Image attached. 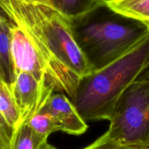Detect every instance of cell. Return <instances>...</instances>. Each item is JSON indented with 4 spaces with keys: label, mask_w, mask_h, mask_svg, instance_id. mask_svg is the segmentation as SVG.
<instances>
[{
    "label": "cell",
    "mask_w": 149,
    "mask_h": 149,
    "mask_svg": "<svg viewBox=\"0 0 149 149\" xmlns=\"http://www.w3.org/2000/svg\"><path fill=\"white\" fill-rule=\"evenodd\" d=\"M0 115L17 132L20 127V116L15 103L10 84L0 80Z\"/></svg>",
    "instance_id": "10"
},
{
    "label": "cell",
    "mask_w": 149,
    "mask_h": 149,
    "mask_svg": "<svg viewBox=\"0 0 149 149\" xmlns=\"http://www.w3.org/2000/svg\"><path fill=\"white\" fill-rule=\"evenodd\" d=\"M40 111L49 113L57 123L60 131L69 135H80L88 128L71 99L63 93H54Z\"/></svg>",
    "instance_id": "7"
},
{
    "label": "cell",
    "mask_w": 149,
    "mask_h": 149,
    "mask_svg": "<svg viewBox=\"0 0 149 149\" xmlns=\"http://www.w3.org/2000/svg\"><path fill=\"white\" fill-rule=\"evenodd\" d=\"M41 149H56V148H55V147L49 145V144L47 143L45 144V145L41 148Z\"/></svg>",
    "instance_id": "18"
},
{
    "label": "cell",
    "mask_w": 149,
    "mask_h": 149,
    "mask_svg": "<svg viewBox=\"0 0 149 149\" xmlns=\"http://www.w3.org/2000/svg\"><path fill=\"white\" fill-rule=\"evenodd\" d=\"M0 80H2V81H5L7 82V79H6L5 74H4V70H3L2 66L1 65V63H0Z\"/></svg>",
    "instance_id": "16"
},
{
    "label": "cell",
    "mask_w": 149,
    "mask_h": 149,
    "mask_svg": "<svg viewBox=\"0 0 149 149\" xmlns=\"http://www.w3.org/2000/svg\"><path fill=\"white\" fill-rule=\"evenodd\" d=\"M47 141L39 137L27 124H23L17 130L14 149H41Z\"/></svg>",
    "instance_id": "12"
},
{
    "label": "cell",
    "mask_w": 149,
    "mask_h": 149,
    "mask_svg": "<svg viewBox=\"0 0 149 149\" xmlns=\"http://www.w3.org/2000/svg\"><path fill=\"white\" fill-rule=\"evenodd\" d=\"M149 67V35L102 69L79 79L71 102L84 121L109 120L116 102Z\"/></svg>",
    "instance_id": "3"
},
{
    "label": "cell",
    "mask_w": 149,
    "mask_h": 149,
    "mask_svg": "<svg viewBox=\"0 0 149 149\" xmlns=\"http://www.w3.org/2000/svg\"><path fill=\"white\" fill-rule=\"evenodd\" d=\"M106 136L125 146L149 148V78L136 80L122 93Z\"/></svg>",
    "instance_id": "4"
},
{
    "label": "cell",
    "mask_w": 149,
    "mask_h": 149,
    "mask_svg": "<svg viewBox=\"0 0 149 149\" xmlns=\"http://www.w3.org/2000/svg\"><path fill=\"white\" fill-rule=\"evenodd\" d=\"M82 149H149L148 148L125 146L119 145L106 136L105 134L97 138L95 142Z\"/></svg>",
    "instance_id": "15"
},
{
    "label": "cell",
    "mask_w": 149,
    "mask_h": 149,
    "mask_svg": "<svg viewBox=\"0 0 149 149\" xmlns=\"http://www.w3.org/2000/svg\"><path fill=\"white\" fill-rule=\"evenodd\" d=\"M28 1H32V2L41 3V4H47V5H49V0H28Z\"/></svg>",
    "instance_id": "17"
},
{
    "label": "cell",
    "mask_w": 149,
    "mask_h": 149,
    "mask_svg": "<svg viewBox=\"0 0 149 149\" xmlns=\"http://www.w3.org/2000/svg\"><path fill=\"white\" fill-rule=\"evenodd\" d=\"M0 63L4 70L7 82L11 84L14 80L13 63L10 55V31L7 19L0 11Z\"/></svg>",
    "instance_id": "11"
},
{
    "label": "cell",
    "mask_w": 149,
    "mask_h": 149,
    "mask_svg": "<svg viewBox=\"0 0 149 149\" xmlns=\"http://www.w3.org/2000/svg\"><path fill=\"white\" fill-rule=\"evenodd\" d=\"M69 20L74 39L91 73L120 58L149 35L143 23L114 11L105 1Z\"/></svg>",
    "instance_id": "2"
},
{
    "label": "cell",
    "mask_w": 149,
    "mask_h": 149,
    "mask_svg": "<svg viewBox=\"0 0 149 149\" xmlns=\"http://www.w3.org/2000/svg\"><path fill=\"white\" fill-rule=\"evenodd\" d=\"M105 0H49V6L66 18L74 19L101 5Z\"/></svg>",
    "instance_id": "9"
},
{
    "label": "cell",
    "mask_w": 149,
    "mask_h": 149,
    "mask_svg": "<svg viewBox=\"0 0 149 149\" xmlns=\"http://www.w3.org/2000/svg\"><path fill=\"white\" fill-rule=\"evenodd\" d=\"M7 21L14 77L17 73L24 71L38 80L49 79L53 82L47 61L37 44L23 28L8 19Z\"/></svg>",
    "instance_id": "5"
},
{
    "label": "cell",
    "mask_w": 149,
    "mask_h": 149,
    "mask_svg": "<svg viewBox=\"0 0 149 149\" xmlns=\"http://www.w3.org/2000/svg\"><path fill=\"white\" fill-rule=\"evenodd\" d=\"M20 116V126L40 112L49 97L56 92L51 80H38L28 72H18L10 84Z\"/></svg>",
    "instance_id": "6"
},
{
    "label": "cell",
    "mask_w": 149,
    "mask_h": 149,
    "mask_svg": "<svg viewBox=\"0 0 149 149\" xmlns=\"http://www.w3.org/2000/svg\"><path fill=\"white\" fill-rule=\"evenodd\" d=\"M42 139L47 141L49 135L60 131L58 125L53 118L47 113L40 111L26 123Z\"/></svg>",
    "instance_id": "13"
},
{
    "label": "cell",
    "mask_w": 149,
    "mask_h": 149,
    "mask_svg": "<svg viewBox=\"0 0 149 149\" xmlns=\"http://www.w3.org/2000/svg\"><path fill=\"white\" fill-rule=\"evenodd\" d=\"M0 11L31 36L47 61L56 92L72 100L79 79L91 70L74 39L69 19L49 5L28 0H0Z\"/></svg>",
    "instance_id": "1"
},
{
    "label": "cell",
    "mask_w": 149,
    "mask_h": 149,
    "mask_svg": "<svg viewBox=\"0 0 149 149\" xmlns=\"http://www.w3.org/2000/svg\"><path fill=\"white\" fill-rule=\"evenodd\" d=\"M16 132L0 115V149H14Z\"/></svg>",
    "instance_id": "14"
},
{
    "label": "cell",
    "mask_w": 149,
    "mask_h": 149,
    "mask_svg": "<svg viewBox=\"0 0 149 149\" xmlns=\"http://www.w3.org/2000/svg\"><path fill=\"white\" fill-rule=\"evenodd\" d=\"M114 11L143 23L149 30V0H105Z\"/></svg>",
    "instance_id": "8"
}]
</instances>
